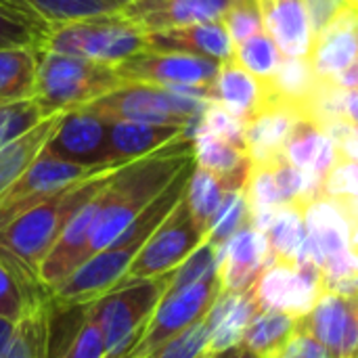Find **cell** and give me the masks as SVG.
Listing matches in <instances>:
<instances>
[{
    "label": "cell",
    "instance_id": "43",
    "mask_svg": "<svg viewBox=\"0 0 358 358\" xmlns=\"http://www.w3.org/2000/svg\"><path fill=\"white\" fill-rule=\"evenodd\" d=\"M222 25L227 27L235 46L260 31H264L260 2L258 0H235L233 6L222 17Z\"/></svg>",
    "mask_w": 358,
    "mask_h": 358
},
{
    "label": "cell",
    "instance_id": "49",
    "mask_svg": "<svg viewBox=\"0 0 358 358\" xmlns=\"http://www.w3.org/2000/svg\"><path fill=\"white\" fill-rule=\"evenodd\" d=\"M13 329H15V325H13V323H8V321L0 319V355H2V350H4V346H6V342L10 340Z\"/></svg>",
    "mask_w": 358,
    "mask_h": 358
},
{
    "label": "cell",
    "instance_id": "40",
    "mask_svg": "<svg viewBox=\"0 0 358 358\" xmlns=\"http://www.w3.org/2000/svg\"><path fill=\"white\" fill-rule=\"evenodd\" d=\"M218 258H220V248L212 245L210 241H203L180 266H176L170 273V285L168 292L206 281L214 275H218Z\"/></svg>",
    "mask_w": 358,
    "mask_h": 358
},
{
    "label": "cell",
    "instance_id": "15",
    "mask_svg": "<svg viewBox=\"0 0 358 358\" xmlns=\"http://www.w3.org/2000/svg\"><path fill=\"white\" fill-rule=\"evenodd\" d=\"M235 0H130L120 15L149 31L222 21Z\"/></svg>",
    "mask_w": 358,
    "mask_h": 358
},
{
    "label": "cell",
    "instance_id": "34",
    "mask_svg": "<svg viewBox=\"0 0 358 358\" xmlns=\"http://www.w3.org/2000/svg\"><path fill=\"white\" fill-rule=\"evenodd\" d=\"M266 239L271 245L273 262H287L296 264L298 252L306 239V224L302 210L294 206H283L275 220L271 222L266 231Z\"/></svg>",
    "mask_w": 358,
    "mask_h": 358
},
{
    "label": "cell",
    "instance_id": "47",
    "mask_svg": "<svg viewBox=\"0 0 358 358\" xmlns=\"http://www.w3.org/2000/svg\"><path fill=\"white\" fill-rule=\"evenodd\" d=\"M346 117L358 126V88L346 92Z\"/></svg>",
    "mask_w": 358,
    "mask_h": 358
},
{
    "label": "cell",
    "instance_id": "8",
    "mask_svg": "<svg viewBox=\"0 0 358 358\" xmlns=\"http://www.w3.org/2000/svg\"><path fill=\"white\" fill-rule=\"evenodd\" d=\"M122 164H101V166H86L55 157L42 151L29 168L0 193V231L8 227L15 218H19L29 208L38 206L52 193L78 185L82 180H90L103 172H109Z\"/></svg>",
    "mask_w": 358,
    "mask_h": 358
},
{
    "label": "cell",
    "instance_id": "22",
    "mask_svg": "<svg viewBox=\"0 0 358 358\" xmlns=\"http://www.w3.org/2000/svg\"><path fill=\"white\" fill-rule=\"evenodd\" d=\"M258 310L260 308L254 300L252 289L243 294L220 292V296L216 298V302L208 313V323H210L208 352L220 355L224 350L239 346L250 321Z\"/></svg>",
    "mask_w": 358,
    "mask_h": 358
},
{
    "label": "cell",
    "instance_id": "20",
    "mask_svg": "<svg viewBox=\"0 0 358 358\" xmlns=\"http://www.w3.org/2000/svg\"><path fill=\"white\" fill-rule=\"evenodd\" d=\"M358 57V10L348 6L313 42L310 65L319 78H331Z\"/></svg>",
    "mask_w": 358,
    "mask_h": 358
},
{
    "label": "cell",
    "instance_id": "12",
    "mask_svg": "<svg viewBox=\"0 0 358 358\" xmlns=\"http://www.w3.org/2000/svg\"><path fill=\"white\" fill-rule=\"evenodd\" d=\"M302 329L331 358H355L358 355V296L325 292L310 315L302 319Z\"/></svg>",
    "mask_w": 358,
    "mask_h": 358
},
{
    "label": "cell",
    "instance_id": "21",
    "mask_svg": "<svg viewBox=\"0 0 358 358\" xmlns=\"http://www.w3.org/2000/svg\"><path fill=\"white\" fill-rule=\"evenodd\" d=\"M214 103L222 105L245 124L268 103V86L235 59H229L220 63L214 80Z\"/></svg>",
    "mask_w": 358,
    "mask_h": 358
},
{
    "label": "cell",
    "instance_id": "19",
    "mask_svg": "<svg viewBox=\"0 0 358 358\" xmlns=\"http://www.w3.org/2000/svg\"><path fill=\"white\" fill-rule=\"evenodd\" d=\"M264 31L283 57H308L313 31L304 0H258Z\"/></svg>",
    "mask_w": 358,
    "mask_h": 358
},
{
    "label": "cell",
    "instance_id": "5",
    "mask_svg": "<svg viewBox=\"0 0 358 358\" xmlns=\"http://www.w3.org/2000/svg\"><path fill=\"white\" fill-rule=\"evenodd\" d=\"M42 50L117 65L147 50V31L120 13L67 23H48Z\"/></svg>",
    "mask_w": 358,
    "mask_h": 358
},
{
    "label": "cell",
    "instance_id": "6",
    "mask_svg": "<svg viewBox=\"0 0 358 358\" xmlns=\"http://www.w3.org/2000/svg\"><path fill=\"white\" fill-rule=\"evenodd\" d=\"M170 275L141 281H122L117 287L90 302L101 325L109 357L130 355L143 338L157 304L166 296Z\"/></svg>",
    "mask_w": 358,
    "mask_h": 358
},
{
    "label": "cell",
    "instance_id": "16",
    "mask_svg": "<svg viewBox=\"0 0 358 358\" xmlns=\"http://www.w3.org/2000/svg\"><path fill=\"white\" fill-rule=\"evenodd\" d=\"M273 262L266 233L243 227L222 248L218 258V279L222 292L243 294L254 287L262 271Z\"/></svg>",
    "mask_w": 358,
    "mask_h": 358
},
{
    "label": "cell",
    "instance_id": "52",
    "mask_svg": "<svg viewBox=\"0 0 358 358\" xmlns=\"http://www.w3.org/2000/svg\"><path fill=\"white\" fill-rule=\"evenodd\" d=\"M109 358H130V355H124V357H109Z\"/></svg>",
    "mask_w": 358,
    "mask_h": 358
},
{
    "label": "cell",
    "instance_id": "32",
    "mask_svg": "<svg viewBox=\"0 0 358 358\" xmlns=\"http://www.w3.org/2000/svg\"><path fill=\"white\" fill-rule=\"evenodd\" d=\"M227 191H229L227 182L220 176H216L214 172L199 168L195 164V168L189 176V182H187L185 201H187V208H189L193 220L197 222V227L203 233H208L210 222H212L214 214L218 212Z\"/></svg>",
    "mask_w": 358,
    "mask_h": 358
},
{
    "label": "cell",
    "instance_id": "10",
    "mask_svg": "<svg viewBox=\"0 0 358 358\" xmlns=\"http://www.w3.org/2000/svg\"><path fill=\"white\" fill-rule=\"evenodd\" d=\"M220 292H222V285H220L218 275H214L206 281L174 289V292H166V296L157 304L143 338L132 348L130 358L149 357L155 348L166 344L170 338L178 336L189 325L203 319L210 313L216 298L220 296Z\"/></svg>",
    "mask_w": 358,
    "mask_h": 358
},
{
    "label": "cell",
    "instance_id": "28",
    "mask_svg": "<svg viewBox=\"0 0 358 358\" xmlns=\"http://www.w3.org/2000/svg\"><path fill=\"white\" fill-rule=\"evenodd\" d=\"M38 69L36 46L0 48V105L34 96Z\"/></svg>",
    "mask_w": 358,
    "mask_h": 358
},
{
    "label": "cell",
    "instance_id": "18",
    "mask_svg": "<svg viewBox=\"0 0 358 358\" xmlns=\"http://www.w3.org/2000/svg\"><path fill=\"white\" fill-rule=\"evenodd\" d=\"M268 99L271 101L250 122H245V153L252 164L268 162L281 153L292 126L302 117L296 107L277 101L271 92Z\"/></svg>",
    "mask_w": 358,
    "mask_h": 358
},
{
    "label": "cell",
    "instance_id": "1",
    "mask_svg": "<svg viewBox=\"0 0 358 358\" xmlns=\"http://www.w3.org/2000/svg\"><path fill=\"white\" fill-rule=\"evenodd\" d=\"M193 141L182 136L155 153L132 159L115 168L99 193V208L88 237L86 260L109 248L136 216L193 164Z\"/></svg>",
    "mask_w": 358,
    "mask_h": 358
},
{
    "label": "cell",
    "instance_id": "2",
    "mask_svg": "<svg viewBox=\"0 0 358 358\" xmlns=\"http://www.w3.org/2000/svg\"><path fill=\"white\" fill-rule=\"evenodd\" d=\"M195 168V162L189 164L185 170L178 172V176L136 216V220L105 250L90 256L65 283H61L57 289L48 292V302L52 308H71V306H84L113 287H117L147 239L153 235V231L168 218V214L176 208V203L185 197L189 176Z\"/></svg>",
    "mask_w": 358,
    "mask_h": 358
},
{
    "label": "cell",
    "instance_id": "26",
    "mask_svg": "<svg viewBox=\"0 0 358 358\" xmlns=\"http://www.w3.org/2000/svg\"><path fill=\"white\" fill-rule=\"evenodd\" d=\"M65 111L46 115L40 124L29 128L25 134L8 143L6 147L0 149V193L10 187L27 168L29 164L44 151L46 143L59 128Z\"/></svg>",
    "mask_w": 358,
    "mask_h": 358
},
{
    "label": "cell",
    "instance_id": "9",
    "mask_svg": "<svg viewBox=\"0 0 358 358\" xmlns=\"http://www.w3.org/2000/svg\"><path fill=\"white\" fill-rule=\"evenodd\" d=\"M206 233L193 220L185 197L168 214V218L153 231L134 262L130 264L124 281H141L170 275L180 266L201 243Z\"/></svg>",
    "mask_w": 358,
    "mask_h": 358
},
{
    "label": "cell",
    "instance_id": "31",
    "mask_svg": "<svg viewBox=\"0 0 358 358\" xmlns=\"http://www.w3.org/2000/svg\"><path fill=\"white\" fill-rule=\"evenodd\" d=\"M48 23L19 0H0V48L42 46Z\"/></svg>",
    "mask_w": 358,
    "mask_h": 358
},
{
    "label": "cell",
    "instance_id": "41",
    "mask_svg": "<svg viewBox=\"0 0 358 358\" xmlns=\"http://www.w3.org/2000/svg\"><path fill=\"white\" fill-rule=\"evenodd\" d=\"M44 117V111L34 99L0 105V149L19 138L21 134H25Z\"/></svg>",
    "mask_w": 358,
    "mask_h": 358
},
{
    "label": "cell",
    "instance_id": "14",
    "mask_svg": "<svg viewBox=\"0 0 358 358\" xmlns=\"http://www.w3.org/2000/svg\"><path fill=\"white\" fill-rule=\"evenodd\" d=\"M44 151L86 166L113 164L109 157V124L86 109L65 111Z\"/></svg>",
    "mask_w": 358,
    "mask_h": 358
},
{
    "label": "cell",
    "instance_id": "48",
    "mask_svg": "<svg viewBox=\"0 0 358 358\" xmlns=\"http://www.w3.org/2000/svg\"><path fill=\"white\" fill-rule=\"evenodd\" d=\"M216 358H258L254 352H250L243 344H239V346H235V348H231V350H224V352H220V355H216Z\"/></svg>",
    "mask_w": 358,
    "mask_h": 358
},
{
    "label": "cell",
    "instance_id": "25",
    "mask_svg": "<svg viewBox=\"0 0 358 358\" xmlns=\"http://www.w3.org/2000/svg\"><path fill=\"white\" fill-rule=\"evenodd\" d=\"M193 157L199 168H206L220 176L227 182L229 191L245 187L252 162L241 147L222 141L210 132L197 130L193 134Z\"/></svg>",
    "mask_w": 358,
    "mask_h": 358
},
{
    "label": "cell",
    "instance_id": "27",
    "mask_svg": "<svg viewBox=\"0 0 358 358\" xmlns=\"http://www.w3.org/2000/svg\"><path fill=\"white\" fill-rule=\"evenodd\" d=\"M302 319L277 310H258L250 321L241 344L258 358H279L300 331Z\"/></svg>",
    "mask_w": 358,
    "mask_h": 358
},
{
    "label": "cell",
    "instance_id": "7",
    "mask_svg": "<svg viewBox=\"0 0 358 358\" xmlns=\"http://www.w3.org/2000/svg\"><path fill=\"white\" fill-rule=\"evenodd\" d=\"M210 103L178 94L170 88L126 84L92 103L80 107L88 113L111 122H141L157 126L187 128L193 120L201 117Z\"/></svg>",
    "mask_w": 358,
    "mask_h": 358
},
{
    "label": "cell",
    "instance_id": "51",
    "mask_svg": "<svg viewBox=\"0 0 358 358\" xmlns=\"http://www.w3.org/2000/svg\"><path fill=\"white\" fill-rule=\"evenodd\" d=\"M199 358H216V355H212V352H206V355H201Z\"/></svg>",
    "mask_w": 358,
    "mask_h": 358
},
{
    "label": "cell",
    "instance_id": "53",
    "mask_svg": "<svg viewBox=\"0 0 358 358\" xmlns=\"http://www.w3.org/2000/svg\"><path fill=\"white\" fill-rule=\"evenodd\" d=\"M355 358H358V355H357V357H355Z\"/></svg>",
    "mask_w": 358,
    "mask_h": 358
},
{
    "label": "cell",
    "instance_id": "4",
    "mask_svg": "<svg viewBox=\"0 0 358 358\" xmlns=\"http://www.w3.org/2000/svg\"><path fill=\"white\" fill-rule=\"evenodd\" d=\"M126 86L113 65L61 55L52 50L38 52V69L34 84V101L44 115L80 109Z\"/></svg>",
    "mask_w": 358,
    "mask_h": 358
},
{
    "label": "cell",
    "instance_id": "39",
    "mask_svg": "<svg viewBox=\"0 0 358 358\" xmlns=\"http://www.w3.org/2000/svg\"><path fill=\"white\" fill-rule=\"evenodd\" d=\"M48 358H107L103 331L90 304H84L80 325L76 327L69 342Z\"/></svg>",
    "mask_w": 358,
    "mask_h": 358
},
{
    "label": "cell",
    "instance_id": "46",
    "mask_svg": "<svg viewBox=\"0 0 358 358\" xmlns=\"http://www.w3.org/2000/svg\"><path fill=\"white\" fill-rule=\"evenodd\" d=\"M325 80H329V82H334L336 86H340V88H344V90H357L358 88V57L346 67V69H342L340 73H336V76H331V78H325Z\"/></svg>",
    "mask_w": 358,
    "mask_h": 358
},
{
    "label": "cell",
    "instance_id": "38",
    "mask_svg": "<svg viewBox=\"0 0 358 358\" xmlns=\"http://www.w3.org/2000/svg\"><path fill=\"white\" fill-rule=\"evenodd\" d=\"M46 296L21 281L6 262L0 260V319L17 325Z\"/></svg>",
    "mask_w": 358,
    "mask_h": 358
},
{
    "label": "cell",
    "instance_id": "37",
    "mask_svg": "<svg viewBox=\"0 0 358 358\" xmlns=\"http://www.w3.org/2000/svg\"><path fill=\"white\" fill-rule=\"evenodd\" d=\"M233 59L260 82H271L283 61V55L273 42V38L266 31H260L237 44Z\"/></svg>",
    "mask_w": 358,
    "mask_h": 358
},
{
    "label": "cell",
    "instance_id": "11",
    "mask_svg": "<svg viewBox=\"0 0 358 358\" xmlns=\"http://www.w3.org/2000/svg\"><path fill=\"white\" fill-rule=\"evenodd\" d=\"M113 67L126 84L174 88L212 84L218 76L220 61L185 52L145 50Z\"/></svg>",
    "mask_w": 358,
    "mask_h": 358
},
{
    "label": "cell",
    "instance_id": "29",
    "mask_svg": "<svg viewBox=\"0 0 358 358\" xmlns=\"http://www.w3.org/2000/svg\"><path fill=\"white\" fill-rule=\"evenodd\" d=\"M268 84V92L292 107L298 109V113L304 117V105L313 96L319 76L315 73L308 57H283L277 73L273 76Z\"/></svg>",
    "mask_w": 358,
    "mask_h": 358
},
{
    "label": "cell",
    "instance_id": "3",
    "mask_svg": "<svg viewBox=\"0 0 358 358\" xmlns=\"http://www.w3.org/2000/svg\"><path fill=\"white\" fill-rule=\"evenodd\" d=\"M113 170L65 187L15 218L0 231V260L6 262L10 271L29 287L42 289L38 283V273L44 258L50 254L71 214L101 189L103 180Z\"/></svg>",
    "mask_w": 358,
    "mask_h": 358
},
{
    "label": "cell",
    "instance_id": "42",
    "mask_svg": "<svg viewBox=\"0 0 358 358\" xmlns=\"http://www.w3.org/2000/svg\"><path fill=\"white\" fill-rule=\"evenodd\" d=\"M208 342H210V323L206 315L203 319L195 321L185 331L170 338L166 344H162L145 358H199L208 352Z\"/></svg>",
    "mask_w": 358,
    "mask_h": 358
},
{
    "label": "cell",
    "instance_id": "24",
    "mask_svg": "<svg viewBox=\"0 0 358 358\" xmlns=\"http://www.w3.org/2000/svg\"><path fill=\"white\" fill-rule=\"evenodd\" d=\"M302 216L308 235L323 256V264L350 250V220L340 201L319 197L304 208Z\"/></svg>",
    "mask_w": 358,
    "mask_h": 358
},
{
    "label": "cell",
    "instance_id": "36",
    "mask_svg": "<svg viewBox=\"0 0 358 358\" xmlns=\"http://www.w3.org/2000/svg\"><path fill=\"white\" fill-rule=\"evenodd\" d=\"M325 143L327 136L321 130V126L308 117H300L296 120V124L292 126L285 138L283 155L289 159V164H294L302 172H313Z\"/></svg>",
    "mask_w": 358,
    "mask_h": 358
},
{
    "label": "cell",
    "instance_id": "13",
    "mask_svg": "<svg viewBox=\"0 0 358 358\" xmlns=\"http://www.w3.org/2000/svg\"><path fill=\"white\" fill-rule=\"evenodd\" d=\"M103 185H105V180H103ZM103 185H101V189H103ZM101 189L94 195H90L71 214V218L67 220L65 229L61 231L57 243L52 245L50 254L44 258L40 273H38V283L44 289V294L57 289L86 262L88 237H90V229H92L94 214L99 208Z\"/></svg>",
    "mask_w": 358,
    "mask_h": 358
},
{
    "label": "cell",
    "instance_id": "50",
    "mask_svg": "<svg viewBox=\"0 0 358 358\" xmlns=\"http://www.w3.org/2000/svg\"><path fill=\"white\" fill-rule=\"evenodd\" d=\"M346 2H348V6H352V8L358 10V0H346Z\"/></svg>",
    "mask_w": 358,
    "mask_h": 358
},
{
    "label": "cell",
    "instance_id": "45",
    "mask_svg": "<svg viewBox=\"0 0 358 358\" xmlns=\"http://www.w3.org/2000/svg\"><path fill=\"white\" fill-rule=\"evenodd\" d=\"M308 21H310V31H313V42L331 25V21L346 8V0H304Z\"/></svg>",
    "mask_w": 358,
    "mask_h": 358
},
{
    "label": "cell",
    "instance_id": "33",
    "mask_svg": "<svg viewBox=\"0 0 358 358\" xmlns=\"http://www.w3.org/2000/svg\"><path fill=\"white\" fill-rule=\"evenodd\" d=\"M46 23H67L120 13L130 0H19Z\"/></svg>",
    "mask_w": 358,
    "mask_h": 358
},
{
    "label": "cell",
    "instance_id": "17",
    "mask_svg": "<svg viewBox=\"0 0 358 358\" xmlns=\"http://www.w3.org/2000/svg\"><path fill=\"white\" fill-rule=\"evenodd\" d=\"M147 50L159 52H185L208 57L216 61H229L235 55V44L222 25V21L172 27L164 31H149L147 34Z\"/></svg>",
    "mask_w": 358,
    "mask_h": 358
},
{
    "label": "cell",
    "instance_id": "35",
    "mask_svg": "<svg viewBox=\"0 0 358 358\" xmlns=\"http://www.w3.org/2000/svg\"><path fill=\"white\" fill-rule=\"evenodd\" d=\"M250 224H252V212H250L245 189L227 191L218 212L214 214L210 222L206 241H210L216 248H222L235 233H239L243 227H250Z\"/></svg>",
    "mask_w": 358,
    "mask_h": 358
},
{
    "label": "cell",
    "instance_id": "44",
    "mask_svg": "<svg viewBox=\"0 0 358 358\" xmlns=\"http://www.w3.org/2000/svg\"><path fill=\"white\" fill-rule=\"evenodd\" d=\"M321 197L340 203L358 201V162L340 157L321 182Z\"/></svg>",
    "mask_w": 358,
    "mask_h": 358
},
{
    "label": "cell",
    "instance_id": "23",
    "mask_svg": "<svg viewBox=\"0 0 358 358\" xmlns=\"http://www.w3.org/2000/svg\"><path fill=\"white\" fill-rule=\"evenodd\" d=\"M187 136V128L157 126L141 122H111L109 124V157L113 164H126Z\"/></svg>",
    "mask_w": 358,
    "mask_h": 358
},
{
    "label": "cell",
    "instance_id": "30",
    "mask_svg": "<svg viewBox=\"0 0 358 358\" xmlns=\"http://www.w3.org/2000/svg\"><path fill=\"white\" fill-rule=\"evenodd\" d=\"M50 304L48 296L34 306L13 329L0 358H48Z\"/></svg>",
    "mask_w": 358,
    "mask_h": 358
},
{
    "label": "cell",
    "instance_id": "54",
    "mask_svg": "<svg viewBox=\"0 0 358 358\" xmlns=\"http://www.w3.org/2000/svg\"><path fill=\"white\" fill-rule=\"evenodd\" d=\"M357 128H358V126H357Z\"/></svg>",
    "mask_w": 358,
    "mask_h": 358
}]
</instances>
